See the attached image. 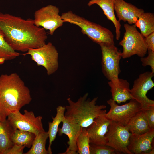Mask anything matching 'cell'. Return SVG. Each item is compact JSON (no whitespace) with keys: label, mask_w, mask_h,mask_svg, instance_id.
I'll return each instance as SVG.
<instances>
[{"label":"cell","mask_w":154,"mask_h":154,"mask_svg":"<svg viewBox=\"0 0 154 154\" xmlns=\"http://www.w3.org/2000/svg\"><path fill=\"white\" fill-rule=\"evenodd\" d=\"M125 30L123 38L119 43L123 48L122 58L125 59L137 55L141 57L147 54V47L145 38L135 25L124 24Z\"/></svg>","instance_id":"cell-5"},{"label":"cell","mask_w":154,"mask_h":154,"mask_svg":"<svg viewBox=\"0 0 154 154\" xmlns=\"http://www.w3.org/2000/svg\"><path fill=\"white\" fill-rule=\"evenodd\" d=\"M15 130L7 119L0 121V154H6L14 145L11 138Z\"/></svg>","instance_id":"cell-19"},{"label":"cell","mask_w":154,"mask_h":154,"mask_svg":"<svg viewBox=\"0 0 154 154\" xmlns=\"http://www.w3.org/2000/svg\"><path fill=\"white\" fill-rule=\"evenodd\" d=\"M48 135L45 131L36 135L30 149L24 154H48L46 144Z\"/></svg>","instance_id":"cell-23"},{"label":"cell","mask_w":154,"mask_h":154,"mask_svg":"<svg viewBox=\"0 0 154 154\" xmlns=\"http://www.w3.org/2000/svg\"><path fill=\"white\" fill-rule=\"evenodd\" d=\"M20 54L8 44L3 32L0 29V64H3L5 61L15 59Z\"/></svg>","instance_id":"cell-24"},{"label":"cell","mask_w":154,"mask_h":154,"mask_svg":"<svg viewBox=\"0 0 154 154\" xmlns=\"http://www.w3.org/2000/svg\"><path fill=\"white\" fill-rule=\"evenodd\" d=\"M147 50L154 51V32L145 38Z\"/></svg>","instance_id":"cell-31"},{"label":"cell","mask_w":154,"mask_h":154,"mask_svg":"<svg viewBox=\"0 0 154 154\" xmlns=\"http://www.w3.org/2000/svg\"><path fill=\"white\" fill-rule=\"evenodd\" d=\"M154 129L140 135L131 134L127 147L132 154H153Z\"/></svg>","instance_id":"cell-13"},{"label":"cell","mask_w":154,"mask_h":154,"mask_svg":"<svg viewBox=\"0 0 154 154\" xmlns=\"http://www.w3.org/2000/svg\"><path fill=\"white\" fill-rule=\"evenodd\" d=\"M131 134H143L151 129L142 110L138 112L129 120L127 125Z\"/></svg>","instance_id":"cell-20"},{"label":"cell","mask_w":154,"mask_h":154,"mask_svg":"<svg viewBox=\"0 0 154 154\" xmlns=\"http://www.w3.org/2000/svg\"><path fill=\"white\" fill-rule=\"evenodd\" d=\"M61 16L64 22L78 26L83 34L99 45L114 44V35L108 29L77 15L71 11L62 13Z\"/></svg>","instance_id":"cell-4"},{"label":"cell","mask_w":154,"mask_h":154,"mask_svg":"<svg viewBox=\"0 0 154 154\" xmlns=\"http://www.w3.org/2000/svg\"><path fill=\"white\" fill-rule=\"evenodd\" d=\"M25 147V146L14 144L13 147L6 153V154H22Z\"/></svg>","instance_id":"cell-30"},{"label":"cell","mask_w":154,"mask_h":154,"mask_svg":"<svg viewBox=\"0 0 154 154\" xmlns=\"http://www.w3.org/2000/svg\"><path fill=\"white\" fill-rule=\"evenodd\" d=\"M148 56L147 57H141L140 60L143 66H151V72L154 73V51L151 50H147Z\"/></svg>","instance_id":"cell-29"},{"label":"cell","mask_w":154,"mask_h":154,"mask_svg":"<svg viewBox=\"0 0 154 154\" xmlns=\"http://www.w3.org/2000/svg\"><path fill=\"white\" fill-rule=\"evenodd\" d=\"M62 122V127L58 128V135L61 136L63 134H66L68 136L69 139L67 142L69 146L66 152L62 154H78L76 141L82 127L77 124L69 122L65 117Z\"/></svg>","instance_id":"cell-16"},{"label":"cell","mask_w":154,"mask_h":154,"mask_svg":"<svg viewBox=\"0 0 154 154\" xmlns=\"http://www.w3.org/2000/svg\"><path fill=\"white\" fill-rule=\"evenodd\" d=\"M29 88L16 73L0 76V121L31 102Z\"/></svg>","instance_id":"cell-2"},{"label":"cell","mask_w":154,"mask_h":154,"mask_svg":"<svg viewBox=\"0 0 154 154\" xmlns=\"http://www.w3.org/2000/svg\"><path fill=\"white\" fill-rule=\"evenodd\" d=\"M99 45L102 51V72L113 84L116 85L119 82V75L121 72L119 62L122 58L121 52L115 44Z\"/></svg>","instance_id":"cell-6"},{"label":"cell","mask_w":154,"mask_h":154,"mask_svg":"<svg viewBox=\"0 0 154 154\" xmlns=\"http://www.w3.org/2000/svg\"><path fill=\"white\" fill-rule=\"evenodd\" d=\"M88 93L80 98L76 102L70 98L67 99L68 105L65 106L64 116L69 122L77 124L82 127L87 128L93 122L94 119L105 115L106 111L105 105H96L98 97L92 100L87 98Z\"/></svg>","instance_id":"cell-3"},{"label":"cell","mask_w":154,"mask_h":154,"mask_svg":"<svg viewBox=\"0 0 154 154\" xmlns=\"http://www.w3.org/2000/svg\"><path fill=\"white\" fill-rule=\"evenodd\" d=\"M114 9L119 21L135 24L144 11L124 0H113Z\"/></svg>","instance_id":"cell-15"},{"label":"cell","mask_w":154,"mask_h":154,"mask_svg":"<svg viewBox=\"0 0 154 154\" xmlns=\"http://www.w3.org/2000/svg\"><path fill=\"white\" fill-rule=\"evenodd\" d=\"M65 111V106H58L56 108V114L55 117H52V121L48 123V132L49 138V144L47 151L49 154L52 153L51 145L52 142L56 138L59 125L64 118V114Z\"/></svg>","instance_id":"cell-21"},{"label":"cell","mask_w":154,"mask_h":154,"mask_svg":"<svg viewBox=\"0 0 154 154\" xmlns=\"http://www.w3.org/2000/svg\"><path fill=\"white\" fill-rule=\"evenodd\" d=\"M23 55L29 54L38 66H43L48 75L55 72L58 68V53L52 44H47L37 48H30Z\"/></svg>","instance_id":"cell-7"},{"label":"cell","mask_w":154,"mask_h":154,"mask_svg":"<svg viewBox=\"0 0 154 154\" xmlns=\"http://www.w3.org/2000/svg\"><path fill=\"white\" fill-rule=\"evenodd\" d=\"M0 29L11 47L16 51L27 52L46 44L45 29L36 26L33 19L0 12Z\"/></svg>","instance_id":"cell-1"},{"label":"cell","mask_w":154,"mask_h":154,"mask_svg":"<svg viewBox=\"0 0 154 154\" xmlns=\"http://www.w3.org/2000/svg\"><path fill=\"white\" fill-rule=\"evenodd\" d=\"M154 73L147 71L140 74L134 82L130 92L133 98L141 105L143 108L154 106V101L149 99L146 94L154 86L152 78Z\"/></svg>","instance_id":"cell-12"},{"label":"cell","mask_w":154,"mask_h":154,"mask_svg":"<svg viewBox=\"0 0 154 154\" xmlns=\"http://www.w3.org/2000/svg\"><path fill=\"white\" fill-rule=\"evenodd\" d=\"M76 145L78 149V153L90 154V139L86 128H82L81 132L77 138Z\"/></svg>","instance_id":"cell-26"},{"label":"cell","mask_w":154,"mask_h":154,"mask_svg":"<svg viewBox=\"0 0 154 154\" xmlns=\"http://www.w3.org/2000/svg\"><path fill=\"white\" fill-rule=\"evenodd\" d=\"M111 121L105 115L94 119L93 123L86 128L90 144L106 145L105 135Z\"/></svg>","instance_id":"cell-14"},{"label":"cell","mask_w":154,"mask_h":154,"mask_svg":"<svg viewBox=\"0 0 154 154\" xmlns=\"http://www.w3.org/2000/svg\"><path fill=\"white\" fill-rule=\"evenodd\" d=\"M23 114L20 111L13 112L7 118L10 124L15 129L29 131L35 135L45 131L42 122V117H35L32 111L24 110Z\"/></svg>","instance_id":"cell-10"},{"label":"cell","mask_w":154,"mask_h":154,"mask_svg":"<svg viewBox=\"0 0 154 154\" xmlns=\"http://www.w3.org/2000/svg\"><path fill=\"white\" fill-rule=\"evenodd\" d=\"M90 154H118L114 149L106 145H96L90 143Z\"/></svg>","instance_id":"cell-27"},{"label":"cell","mask_w":154,"mask_h":154,"mask_svg":"<svg viewBox=\"0 0 154 154\" xmlns=\"http://www.w3.org/2000/svg\"><path fill=\"white\" fill-rule=\"evenodd\" d=\"M141 34L145 37L154 32V14L151 12H144L135 24Z\"/></svg>","instance_id":"cell-22"},{"label":"cell","mask_w":154,"mask_h":154,"mask_svg":"<svg viewBox=\"0 0 154 154\" xmlns=\"http://www.w3.org/2000/svg\"><path fill=\"white\" fill-rule=\"evenodd\" d=\"M131 134L127 126L111 121L105 135L106 145L114 149L118 154H132L127 148Z\"/></svg>","instance_id":"cell-8"},{"label":"cell","mask_w":154,"mask_h":154,"mask_svg":"<svg viewBox=\"0 0 154 154\" xmlns=\"http://www.w3.org/2000/svg\"><path fill=\"white\" fill-rule=\"evenodd\" d=\"M95 4L101 8L108 19L112 22L116 28V38L117 40H119L121 25L120 21L117 19L114 13L113 0H90L87 5L90 6Z\"/></svg>","instance_id":"cell-17"},{"label":"cell","mask_w":154,"mask_h":154,"mask_svg":"<svg viewBox=\"0 0 154 154\" xmlns=\"http://www.w3.org/2000/svg\"><path fill=\"white\" fill-rule=\"evenodd\" d=\"M110 109L105 116L111 121L126 126L130 119L143 108L135 99H131L126 104L118 105L112 99L107 101Z\"/></svg>","instance_id":"cell-9"},{"label":"cell","mask_w":154,"mask_h":154,"mask_svg":"<svg viewBox=\"0 0 154 154\" xmlns=\"http://www.w3.org/2000/svg\"><path fill=\"white\" fill-rule=\"evenodd\" d=\"M119 82L116 85L110 81L108 84L111 88L112 99L117 103L124 102L131 99H134L130 92V84L126 80L119 78Z\"/></svg>","instance_id":"cell-18"},{"label":"cell","mask_w":154,"mask_h":154,"mask_svg":"<svg viewBox=\"0 0 154 154\" xmlns=\"http://www.w3.org/2000/svg\"><path fill=\"white\" fill-rule=\"evenodd\" d=\"M142 111L151 129H154V106L143 108Z\"/></svg>","instance_id":"cell-28"},{"label":"cell","mask_w":154,"mask_h":154,"mask_svg":"<svg viewBox=\"0 0 154 154\" xmlns=\"http://www.w3.org/2000/svg\"><path fill=\"white\" fill-rule=\"evenodd\" d=\"M59 13V8L54 5H49L42 7L34 13V24L38 27L48 30L49 34L52 35L64 22Z\"/></svg>","instance_id":"cell-11"},{"label":"cell","mask_w":154,"mask_h":154,"mask_svg":"<svg viewBox=\"0 0 154 154\" xmlns=\"http://www.w3.org/2000/svg\"><path fill=\"white\" fill-rule=\"evenodd\" d=\"M35 136L32 133L17 129L12 135L11 139L14 144L24 145L30 148Z\"/></svg>","instance_id":"cell-25"}]
</instances>
